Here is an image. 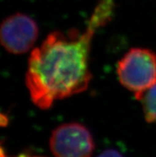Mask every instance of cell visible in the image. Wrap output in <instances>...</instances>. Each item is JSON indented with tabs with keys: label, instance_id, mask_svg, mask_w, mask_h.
<instances>
[{
	"label": "cell",
	"instance_id": "6da1fadb",
	"mask_svg": "<svg viewBox=\"0 0 156 157\" xmlns=\"http://www.w3.org/2000/svg\"><path fill=\"white\" fill-rule=\"evenodd\" d=\"M115 0H99L84 31L53 32L32 50L26 84L33 103L50 109L56 101L85 91L92 78L89 54L94 34L112 18Z\"/></svg>",
	"mask_w": 156,
	"mask_h": 157
},
{
	"label": "cell",
	"instance_id": "7a4b0ae2",
	"mask_svg": "<svg viewBox=\"0 0 156 157\" xmlns=\"http://www.w3.org/2000/svg\"><path fill=\"white\" fill-rule=\"evenodd\" d=\"M117 74L123 86L139 100L156 84V54L147 49L133 48L119 62Z\"/></svg>",
	"mask_w": 156,
	"mask_h": 157
},
{
	"label": "cell",
	"instance_id": "3957f363",
	"mask_svg": "<svg viewBox=\"0 0 156 157\" xmlns=\"http://www.w3.org/2000/svg\"><path fill=\"white\" fill-rule=\"evenodd\" d=\"M50 145L55 157H91L94 150L91 133L78 123L58 126L52 132Z\"/></svg>",
	"mask_w": 156,
	"mask_h": 157
},
{
	"label": "cell",
	"instance_id": "277c9868",
	"mask_svg": "<svg viewBox=\"0 0 156 157\" xmlns=\"http://www.w3.org/2000/svg\"><path fill=\"white\" fill-rule=\"evenodd\" d=\"M38 36V25L26 14H12L1 25V43L11 54H22L29 51L35 44Z\"/></svg>",
	"mask_w": 156,
	"mask_h": 157
},
{
	"label": "cell",
	"instance_id": "5b68a950",
	"mask_svg": "<svg viewBox=\"0 0 156 157\" xmlns=\"http://www.w3.org/2000/svg\"><path fill=\"white\" fill-rule=\"evenodd\" d=\"M139 101L146 121L156 122V84L143 94Z\"/></svg>",
	"mask_w": 156,
	"mask_h": 157
},
{
	"label": "cell",
	"instance_id": "8992f818",
	"mask_svg": "<svg viewBox=\"0 0 156 157\" xmlns=\"http://www.w3.org/2000/svg\"><path fill=\"white\" fill-rule=\"evenodd\" d=\"M97 157H124L120 152L116 150L108 149L101 152Z\"/></svg>",
	"mask_w": 156,
	"mask_h": 157
},
{
	"label": "cell",
	"instance_id": "52a82bcc",
	"mask_svg": "<svg viewBox=\"0 0 156 157\" xmlns=\"http://www.w3.org/2000/svg\"><path fill=\"white\" fill-rule=\"evenodd\" d=\"M1 157H9V156H7V155H5L3 151H2V153H1ZM13 157H41V156H34V155H28V154H21V155H17V156H13Z\"/></svg>",
	"mask_w": 156,
	"mask_h": 157
}]
</instances>
